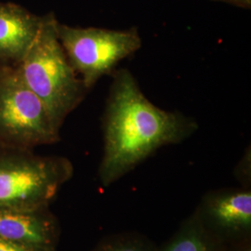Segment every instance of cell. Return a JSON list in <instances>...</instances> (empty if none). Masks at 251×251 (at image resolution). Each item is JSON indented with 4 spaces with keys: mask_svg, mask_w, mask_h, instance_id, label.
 I'll use <instances>...</instances> for the list:
<instances>
[{
    "mask_svg": "<svg viewBox=\"0 0 251 251\" xmlns=\"http://www.w3.org/2000/svg\"><path fill=\"white\" fill-rule=\"evenodd\" d=\"M7 67H8V66H5V65L0 64V79H1V77H2V75H3V74L5 72V70H6Z\"/></svg>",
    "mask_w": 251,
    "mask_h": 251,
    "instance_id": "obj_14",
    "label": "cell"
},
{
    "mask_svg": "<svg viewBox=\"0 0 251 251\" xmlns=\"http://www.w3.org/2000/svg\"><path fill=\"white\" fill-rule=\"evenodd\" d=\"M60 130L18 67L8 66L0 79V147L33 150L56 144Z\"/></svg>",
    "mask_w": 251,
    "mask_h": 251,
    "instance_id": "obj_4",
    "label": "cell"
},
{
    "mask_svg": "<svg viewBox=\"0 0 251 251\" xmlns=\"http://www.w3.org/2000/svg\"><path fill=\"white\" fill-rule=\"evenodd\" d=\"M57 33L69 63L89 90L142 47V38L136 28L111 30L58 23Z\"/></svg>",
    "mask_w": 251,
    "mask_h": 251,
    "instance_id": "obj_5",
    "label": "cell"
},
{
    "mask_svg": "<svg viewBox=\"0 0 251 251\" xmlns=\"http://www.w3.org/2000/svg\"><path fill=\"white\" fill-rule=\"evenodd\" d=\"M54 13L43 16V24L33 45L19 64L27 86L44 103L54 124L64 120L84 100L88 90L64 52Z\"/></svg>",
    "mask_w": 251,
    "mask_h": 251,
    "instance_id": "obj_2",
    "label": "cell"
},
{
    "mask_svg": "<svg viewBox=\"0 0 251 251\" xmlns=\"http://www.w3.org/2000/svg\"><path fill=\"white\" fill-rule=\"evenodd\" d=\"M43 16L11 2H0V64L16 67L33 45Z\"/></svg>",
    "mask_w": 251,
    "mask_h": 251,
    "instance_id": "obj_8",
    "label": "cell"
},
{
    "mask_svg": "<svg viewBox=\"0 0 251 251\" xmlns=\"http://www.w3.org/2000/svg\"><path fill=\"white\" fill-rule=\"evenodd\" d=\"M223 251H251V239L225 245Z\"/></svg>",
    "mask_w": 251,
    "mask_h": 251,
    "instance_id": "obj_12",
    "label": "cell"
},
{
    "mask_svg": "<svg viewBox=\"0 0 251 251\" xmlns=\"http://www.w3.org/2000/svg\"><path fill=\"white\" fill-rule=\"evenodd\" d=\"M225 246L206 231L193 213L183 221L167 244L156 251H223Z\"/></svg>",
    "mask_w": 251,
    "mask_h": 251,
    "instance_id": "obj_9",
    "label": "cell"
},
{
    "mask_svg": "<svg viewBox=\"0 0 251 251\" xmlns=\"http://www.w3.org/2000/svg\"><path fill=\"white\" fill-rule=\"evenodd\" d=\"M154 244L138 233H122L103 238L91 251H156Z\"/></svg>",
    "mask_w": 251,
    "mask_h": 251,
    "instance_id": "obj_10",
    "label": "cell"
},
{
    "mask_svg": "<svg viewBox=\"0 0 251 251\" xmlns=\"http://www.w3.org/2000/svg\"><path fill=\"white\" fill-rule=\"evenodd\" d=\"M113 75L98 171L104 187L124 177L163 146L179 144L198 129V123L192 118L152 103L128 70H119Z\"/></svg>",
    "mask_w": 251,
    "mask_h": 251,
    "instance_id": "obj_1",
    "label": "cell"
},
{
    "mask_svg": "<svg viewBox=\"0 0 251 251\" xmlns=\"http://www.w3.org/2000/svg\"><path fill=\"white\" fill-rule=\"evenodd\" d=\"M0 251H57L31 247L0 238Z\"/></svg>",
    "mask_w": 251,
    "mask_h": 251,
    "instance_id": "obj_11",
    "label": "cell"
},
{
    "mask_svg": "<svg viewBox=\"0 0 251 251\" xmlns=\"http://www.w3.org/2000/svg\"><path fill=\"white\" fill-rule=\"evenodd\" d=\"M225 1H228L230 3L236 4V5L243 6V7H250L251 3V0H225Z\"/></svg>",
    "mask_w": 251,
    "mask_h": 251,
    "instance_id": "obj_13",
    "label": "cell"
},
{
    "mask_svg": "<svg viewBox=\"0 0 251 251\" xmlns=\"http://www.w3.org/2000/svg\"><path fill=\"white\" fill-rule=\"evenodd\" d=\"M194 213L206 231L223 245L251 239V188L210 191L202 198Z\"/></svg>",
    "mask_w": 251,
    "mask_h": 251,
    "instance_id": "obj_6",
    "label": "cell"
},
{
    "mask_svg": "<svg viewBox=\"0 0 251 251\" xmlns=\"http://www.w3.org/2000/svg\"><path fill=\"white\" fill-rule=\"evenodd\" d=\"M73 174L72 162L66 157L0 147V207H49Z\"/></svg>",
    "mask_w": 251,
    "mask_h": 251,
    "instance_id": "obj_3",
    "label": "cell"
},
{
    "mask_svg": "<svg viewBox=\"0 0 251 251\" xmlns=\"http://www.w3.org/2000/svg\"><path fill=\"white\" fill-rule=\"evenodd\" d=\"M60 236L59 221L49 207L37 209L0 207V238L57 251Z\"/></svg>",
    "mask_w": 251,
    "mask_h": 251,
    "instance_id": "obj_7",
    "label": "cell"
}]
</instances>
